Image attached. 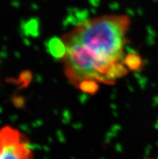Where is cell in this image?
Instances as JSON below:
<instances>
[{
  "label": "cell",
  "instance_id": "cell-2",
  "mask_svg": "<svg viewBox=\"0 0 158 159\" xmlns=\"http://www.w3.org/2000/svg\"><path fill=\"white\" fill-rule=\"evenodd\" d=\"M0 159H34L28 137L11 126L0 129Z\"/></svg>",
  "mask_w": 158,
  "mask_h": 159
},
{
  "label": "cell",
  "instance_id": "cell-1",
  "mask_svg": "<svg viewBox=\"0 0 158 159\" xmlns=\"http://www.w3.org/2000/svg\"><path fill=\"white\" fill-rule=\"evenodd\" d=\"M130 26L128 15L105 14L87 19L62 35L58 55L69 82L92 94L98 83H112L124 76Z\"/></svg>",
  "mask_w": 158,
  "mask_h": 159
}]
</instances>
